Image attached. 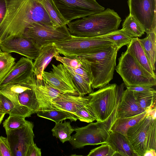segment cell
<instances>
[{
	"label": "cell",
	"mask_w": 156,
	"mask_h": 156,
	"mask_svg": "<svg viewBox=\"0 0 156 156\" xmlns=\"http://www.w3.org/2000/svg\"><path fill=\"white\" fill-rule=\"evenodd\" d=\"M6 10L0 25V44L21 37L25 29L36 23L57 27L43 6L37 0H5Z\"/></svg>",
	"instance_id": "1"
},
{
	"label": "cell",
	"mask_w": 156,
	"mask_h": 156,
	"mask_svg": "<svg viewBox=\"0 0 156 156\" xmlns=\"http://www.w3.org/2000/svg\"><path fill=\"white\" fill-rule=\"evenodd\" d=\"M118 51L115 45L112 44L79 56L88 64L92 88L103 87L113 79Z\"/></svg>",
	"instance_id": "2"
},
{
	"label": "cell",
	"mask_w": 156,
	"mask_h": 156,
	"mask_svg": "<svg viewBox=\"0 0 156 156\" xmlns=\"http://www.w3.org/2000/svg\"><path fill=\"white\" fill-rule=\"evenodd\" d=\"M121 19L113 9L104 10L70 22L67 24L71 35L80 37L102 36L118 29Z\"/></svg>",
	"instance_id": "3"
},
{
	"label": "cell",
	"mask_w": 156,
	"mask_h": 156,
	"mask_svg": "<svg viewBox=\"0 0 156 156\" xmlns=\"http://www.w3.org/2000/svg\"><path fill=\"white\" fill-rule=\"evenodd\" d=\"M124 85L108 84L89 94L90 99L87 105L96 121L106 120L117 109Z\"/></svg>",
	"instance_id": "4"
},
{
	"label": "cell",
	"mask_w": 156,
	"mask_h": 156,
	"mask_svg": "<svg viewBox=\"0 0 156 156\" xmlns=\"http://www.w3.org/2000/svg\"><path fill=\"white\" fill-rule=\"evenodd\" d=\"M117 109L104 121H97L86 126L75 128L76 133L71 136L69 141L73 147L77 149L87 145L106 143L110 129L117 118Z\"/></svg>",
	"instance_id": "5"
},
{
	"label": "cell",
	"mask_w": 156,
	"mask_h": 156,
	"mask_svg": "<svg viewBox=\"0 0 156 156\" xmlns=\"http://www.w3.org/2000/svg\"><path fill=\"white\" fill-rule=\"evenodd\" d=\"M156 119L147 115L129 128L126 136L139 156L151 149L156 150Z\"/></svg>",
	"instance_id": "6"
},
{
	"label": "cell",
	"mask_w": 156,
	"mask_h": 156,
	"mask_svg": "<svg viewBox=\"0 0 156 156\" xmlns=\"http://www.w3.org/2000/svg\"><path fill=\"white\" fill-rule=\"evenodd\" d=\"M115 70L126 87L156 85V78L141 66L126 51L119 58Z\"/></svg>",
	"instance_id": "7"
},
{
	"label": "cell",
	"mask_w": 156,
	"mask_h": 156,
	"mask_svg": "<svg viewBox=\"0 0 156 156\" xmlns=\"http://www.w3.org/2000/svg\"><path fill=\"white\" fill-rule=\"evenodd\" d=\"M23 36L41 48L69 38L71 35L66 25L55 27L34 23L25 29Z\"/></svg>",
	"instance_id": "8"
},
{
	"label": "cell",
	"mask_w": 156,
	"mask_h": 156,
	"mask_svg": "<svg viewBox=\"0 0 156 156\" xmlns=\"http://www.w3.org/2000/svg\"><path fill=\"white\" fill-rule=\"evenodd\" d=\"M59 54L65 56L78 57L100 48L114 44L110 41L97 37H71L64 40L52 44Z\"/></svg>",
	"instance_id": "9"
},
{
	"label": "cell",
	"mask_w": 156,
	"mask_h": 156,
	"mask_svg": "<svg viewBox=\"0 0 156 156\" xmlns=\"http://www.w3.org/2000/svg\"><path fill=\"white\" fill-rule=\"evenodd\" d=\"M62 16L69 22L101 12L105 8L96 0H52Z\"/></svg>",
	"instance_id": "10"
},
{
	"label": "cell",
	"mask_w": 156,
	"mask_h": 156,
	"mask_svg": "<svg viewBox=\"0 0 156 156\" xmlns=\"http://www.w3.org/2000/svg\"><path fill=\"white\" fill-rule=\"evenodd\" d=\"M130 14L147 34L156 31V0H128Z\"/></svg>",
	"instance_id": "11"
},
{
	"label": "cell",
	"mask_w": 156,
	"mask_h": 156,
	"mask_svg": "<svg viewBox=\"0 0 156 156\" xmlns=\"http://www.w3.org/2000/svg\"><path fill=\"white\" fill-rule=\"evenodd\" d=\"M52 67L51 71L43 72V80L62 94L80 95L70 73L65 66L62 64H53Z\"/></svg>",
	"instance_id": "12"
},
{
	"label": "cell",
	"mask_w": 156,
	"mask_h": 156,
	"mask_svg": "<svg viewBox=\"0 0 156 156\" xmlns=\"http://www.w3.org/2000/svg\"><path fill=\"white\" fill-rule=\"evenodd\" d=\"M34 126L28 121L22 127L5 131L13 156H26L29 146L34 143Z\"/></svg>",
	"instance_id": "13"
},
{
	"label": "cell",
	"mask_w": 156,
	"mask_h": 156,
	"mask_svg": "<svg viewBox=\"0 0 156 156\" xmlns=\"http://www.w3.org/2000/svg\"><path fill=\"white\" fill-rule=\"evenodd\" d=\"M0 48L4 52H15L31 60L38 56L41 48L29 39L22 36L6 39L0 44Z\"/></svg>",
	"instance_id": "14"
},
{
	"label": "cell",
	"mask_w": 156,
	"mask_h": 156,
	"mask_svg": "<svg viewBox=\"0 0 156 156\" xmlns=\"http://www.w3.org/2000/svg\"><path fill=\"white\" fill-rule=\"evenodd\" d=\"M35 76L32 60L22 57L0 83V89L8 84L24 82Z\"/></svg>",
	"instance_id": "15"
},
{
	"label": "cell",
	"mask_w": 156,
	"mask_h": 156,
	"mask_svg": "<svg viewBox=\"0 0 156 156\" xmlns=\"http://www.w3.org/2000/svg\"><path fill=\"white\" fill-rule=\"evenodd\" d=\"M90 96H84L67 94H61L51 101L53 109H58L70 112L74 115L77 109L88 104Z\"/></svg>",
	"instance_id": "16"
},
{
	"label": "cell",
	"mask_w": 156,
	"mask_h": 156,
	"mask_svg": "<svg viewBox=\"0 0 156 156\" xmlns=\"http://www.w3.org/2000/svg\"><path fill=\"white\" fill-rule=\"evenodd\" d=\"M137 103L133 92L123 90L118 107L117 118L130 117L145 112Z\"/></svg>",
	"instance_id": "17"
},
{
	"label": "cell",
	"mask_w": 156,
	"mask_h": 156,
	"mask_svg": "<svg viewBox=\"0 0 156 156\" xmlns=\"http://www.w3.org/2000/svg\"><path fill=\"white\" fill-rule=\"evenodd\" d=\"M36 79L34 90L39 104V110L53 109L52 101L61 93L45 83L43 79Z\"/></svg>",
	"instance_id": "18"
},
{
	"label": "cell",
	"mask_w": 156,
	"mask_h": 156,
	"mask_svg": "<svg viewBox=\"0 0 156 156\" xmlns=\"http://www.w3.org/2000/svg\"><path fill=\"white\" fill-rule=\"evenodd\" d=\"M107 143L115 152L114 156H139L127 136L120 133L111 132Z\"/></svg>",
	"instance_id": "19"
},
{
	"label": "cell",
	"mask_w": 156,
	"mask_h": 156,
	"mask_svg": "<svg viewBox=\"0 0 156 156\" xmlns=\"http://www.w3.org/2000/svg\"><path fill=\"white\" fill-rule=\"evenodd\" d=\"M58 55V50L52 44L41 48L38 56L33 63L34 73L37 79L43 80V72L51 59Z\"/></svg>",
	"instance_id": "20"
},
{
	"label": "cell",
	"mask_w": 156,
	"mask_h": 156,
	"mask_svg": "<svg viewBox=\"0 0 156 156\" xmlns=\"http://www.w3.org/2000/svg\"><path fill=\"white\" fill-rule=\"evenodd\" d=\"M54 57L57 61L61 62L67 69L82 76L91 83L89 66L86 61L79 56L62 57L58 55Z\"/></svg>",
	"instance_id": "21"
},
{
	"label": "cell",
	"mask_w": 156,
	"mask_h": 156,
	"mask_svg": "<svg viewBox=\"0 0 156 156\" xmlns=\"http://www.w3.org/2000/svg\"><path fill=\"white\" fill-rule=\"evenodd\" d=\"M36 80L35 76L32 78L24 82L8 84L0 88V93L15 105H20L18 101V95L26 90L34 89Z\"/></svg>",
	"instance_id": "22"
},
{
	"label": "cell",
	"mask_w": 156,
	"mask_h": 156,
	"mask_svg": "<svg viewBox=\"0 0 156 156\" xmlns=\"http://www.w3.org/2000/svg\"><path fill=\"white\" fill-rule=\"evenodd\" d=\"M126 51L128 52L144 69L154 77L156 78L147 59L138 37L133 38L130 43L127 45Z\"/></svg>",
	"instance_id": "23"
},
{
	"label": "cell",
	"mask_w": 156,
	"mask_h": 156,
	"mask_svg": "<svg viewBox=\"0 0 156 156\" xmlns=\"http://www.w3.org/2000/svg\"><path fill=\"white\" fill-rule=\"evenodd\" d=\"M141 45L153 70H155L156 59V31L147 34L144 38H139Z\"/></svg>",
	"instance_id": "24"
},
{
	"label": "cell",
	"mask_w": 156,
	"mask_h": 156,
	"mask_svg": "<svg viewBox=\"0 0 156 156\" xmlns=\"http://www.w3.org/2000/svg\"><path fill=\"white\" fill-rule=\"evenodd\" d=\"M146 115L145 111L130 117L117 118L113 124L110 131L116 132L126 136L127 130L140 121Z\"/></svg>",
	"instance_id": "25"
},
{
	"label": "cell",
	"mask_w": 156,
	"mask_h": 156,
	"mask_svg": "<svg viewBox=\"0 0 156 156\" xmlns=\"http://www.w3.org/2000/svg\"><path fill=\"white\" fill-rule=\"evenodd\" d=\"M0 104L9 115H17L28 117L33 114L27 107L21 105H16L0 93Z\"/></svg>",
	"instance_id": "26"
},
{
	"label": "cell",
	"mask_w": 156,
	"mask_h": 156,
	"mask_svg": "<svg viewBox=\"0 0 156 156\" xmlns=\"http://www.w3.org/2000/svg\"><path fill=\"white\" fill-rule=\"evenodd\" d=\"M36 113L39 117L51 120L55 123L62 121L67 119H69L72 121H76L77 120L73 114L58 109L39 110Z\"/></svg>",
	"instance_id": "27"
},
{
	"label": "cell",
	"mask_w": 156,
	"mask_h": 156,
	"mask_svg": "<svg viewBox=\"0 0 156 156\" xmlns=\"http://www.w3.org/2000/svg\"><path fill=\"white\" fill-rule=\"evenodd\" d=\"M122 29L132 38L140 37L145 32L143 27L130 14L123 23Z\"/></svg>",
	"instance_id": "28"
},
{
	"label": "cell",
	"mask_w": 156,
	"mask_h": 156,
	"mask_svg": "<svg viewBox=\"0 0 156 156\" xmlns=\"http://www.w3.org/2000/svg\"><path fill=\"white\" fill-rule=\"evenodd\" d=\"M44 7L50 18L57 27L69 23L61 15L52 0H37Z\"/></svg>",
	"instance_id": "29"
},
{
	"label": "cell",
	"mask_w": 156,
	"mask_h": 156,
	"mask_svg": "<svg viewBox=\"0 0 156 156\" xmlns=\"http://www.w3.org/2000/svg\"><path fill=\"white\" fill-rule=\"evenodd\" d=\"M98 37L113 43L118 50L123 46L129 44L133 38L122 29L116 30Z\"/></svg>",
	"instance_id": "30"
},
{
	"label": "cell",
	"mask_w": 156,
	"mask_h": 156,
	"mask_svg": "<svg viewBox=\"0 0 156 156\" xmlns=\"http://www.w3.org/2000/svg\"><path fill=\"white\" fill-rule=\"evenodd\" d=\"M19 104L27 107L33 114L39 109V105L34 88L26 90L18 96Z\"/></svg>",
	"instance_id": "31"
},
{
	"label": "cell",
	"mask_w": 156,
	"mask_h": 156,
	"mask_svg": "<svg viewBox=\"0 0 156 156\" xmlns=\"http://www.w3.org/2000/svg\"><path fill=\"white\" fill-rule=\"evenodd\" d=\"M55 123L51 130L53 136L58 138L62 143L69 141L71 138V134L74 131L70 122L65 121L63 123L61 121Z\"/></svg>",
	"instance_id": "32"
},
{
	"label": "cell",
	"mask_w": 156,
	"mask_h": 156,
	"mask_svg": "<svg viewBox=\"0 0 156 156\" xmlns=\"http://www.w3.org/2000/svg\"><path fill=\"white\" fill-rule=\"evenodd\" d=\"M133 92L138 104L145 111L156 105V91Z\"/></svg>",
	"instance_id": "33"
},
{
	"label": "cell",
	"mask_w": 156,
	"mask_h": 156,
	"mask_svg": "<svg viewBox=\"0 0 156 156\" xmlns=\"http://www.w3.org/2000/svg\"><path fill=\"white\" fill-rule=\"evenodd\" d=\"M80 95L84 96L92 91L91 83L82 76L69 70Z\"/></svg>",
	"instance_id": "34"
},
{
	"label": "cell",
	"mask_w": 156,
	"mask_h": 156,
	"mask_svg": "<svg viewBox=\"0 0 156 156\" xmlns=\"http://www.w3.org/2000/svg\"><path fill=\"white\" fill-rule=\"evenodd\" d=\"M15 58L9 53L0 55V83L15 64Z\"/></svg>",
	"instance_id": "35"
},
{
	"label": "cell",
	"mask_w": 156,
	"mask_h": 156,
	"mask_svg": "<svg viewBox=\"0 0 156 156\" xmlns=\"http://www.w3.org/2000/svg\"><path fill=\"white\" fill-rule=\"evenodd\" d=\"M25 117L17 115H9L3 122V126L5 131L22 127L26 125L28 121Z\"/></svg>",
	"instance_id": "36"
},
{
	"label": "cell",
	"mask_w": 156,
	"mask_h": 156,
	"mask_svg": "<svg viewBox=\"0 0 156 156\" xmlns=\"http://www.w3.org/2000/svg\"><path fill=\"white\" fill-rule=\"evenodd\" d=\"M87 104L81 106L75 112L74 116L80 121L91 123L96 120L92 112L89 109Z\"/></svg>",
	"instance_id": "37"
},
{
	"label": "cell",
	"mask_w": 156,
	"mask_h": 156,
	"mask_svg": "<svg viewBox=\"0 0 156 156\" xmlns=\"http://www.w3.org/2000/svg\"><path fill=\"white\" fill-rule=\"evenodd\" d=\"M115 152L107 143L91 150L87 156H114Z\"/></svg>",
	"instance_id": "38"
},
{
	"label": "cell",
	"mask_w": 156,
	"mask_h": 156,
	"mask_svg": "<svg viewBox=\"0 0 156 156\" xmlns=\"http://www.w3.org/2000/svg\"><path fill=\"white\" fill-rule=\"evenodd\" d=\"M0 156H13L6 137L0 136Z\"/></svg>",
	"instance_id": "39"
},
{
	"label": "cell",
	"mask_w": 156,
	"mask_h": 156,
	"mask_svg": "<svg viewBox=\"0 0 156 156\" xmlns=\"http://www.w3.org/2000/svg\"><path fill=\"white\" fill-rule=\"evenodd\" d=\"M129 90L137 92H147L156 91L151 87L145 86H130L126 87Z\"/></svg>",
	"instance_id": "40"
},
{
	"label": "cell",
	"mask_w": 156,
	"mask_h": 156,
	"mask_svg": "<svg viewBox=\"0 0 156 156\" xmlns=\"http://www.w3.org/2000/svg\"><path fill=\"white\" fill-rule=\"evenodd\" d=\"M41 149L34 143L29 146L26 156H41Z\"/></svg>",
	"instance_id": "41"
},
{
	"label": "cell",
	"mask_w": 156,
	"mask_h": 156,
	"mask_svg": "<svg viewBox=\"0 0 156 156\" xmlns=\"http://www.w3.org/2000/svg\"><path fill=\"white\" fill-rule=\"evenodd\" d=\"M6 10V5L5 0H0V25L2 23Z\"/></svg>",
	"instance_id": "42"
},
{
	"label": "cell",
	"mask_w": 156,
	"mask_h": 156,
	"mask_svg": "<svg viewBox=\"0 0 156 156\" xmlns=\"http://www.w3.org/2000/svg\"><path fill=\"white\" fill-rule=\"evenodd\" d=\"M156 105H155L154 107L150 108L145 111L147 115L150 116L153 119H156Z\"/></svg>",
	"instance_id": "43"
},
{
	"label": "cell",
	"mask_w": 156,
	"mask_h": 156,
	"mask_svg": "<svg viewBox=\"0 0 156 156\" xmlns=\"http://www.w3.org/2000/svg\"><path fill=\"white\" fill-rule=\"evenodd\" d=\"M156 150L154 149H151L147 151L144 156H156Z\"/></svg>",
	"instance_id": "44"
},
{
	"label": "cell",
	"mask_w": 156,
	"mask_h": 156,
	"mask_svg": "<svg viewBox=\"0 0 156 156\" xmlns=\"http://www.w3.org/2000/svg\"><path fill=\"white\" fill-rule=\"evenodd\" d=\"M7 112H5L1 111L0 112V125L1 124L4 117Z\"/></svg>",
	"instance_id": "45"
},
{
	"label": "cell",
	"mask_w": 156,
	"mask_h": 156,
	"mask_svg": "<svg viewBox=\"0 0 156 156\" xmlns=\"http://www.w3.org/2000/svg\"><path fill=\"white\" fill-rule=\"evenodd\" d=\"M1 111L5 112H7L4 109L3 107L1 105V104H0V112H1Z\"/></svg>",
	"instance_id": "46"
},
{
	"label": "cell",
	"mask_w": 156,
	"mask_h": 156,
	"mask_svg": "<svg viewBox=\"0 0 156 156\" xmlns=\"http://www.w3.org/2000/svg\"><path fill=\"white\" fill-rule=\"evenodd\" d=\"M4 52L2 51L1 50L0 48V55H2L3 54Z\"/></svg>",
	"instance_id": "47"
},
{
	"label": "cell",
	"mask_w": 156,
	"mask_h": 156,
	"mask_svg": "<svg viewBox=\"0 0 156 156\" xmlns=\"http://www.w3.org/2000/svg\"></svg>",
	"instance_id": "48"
},
{
	"label": "cell",
	"mask_w": 156,
	"mask_h": 156,
	"mask_svg": "<svg viewBox=\"0 0 156 156\" xmlns=\"http://www.w3.org/2000/svg\"></svg>",
	"instance_id": "49"
}]
</instances>
